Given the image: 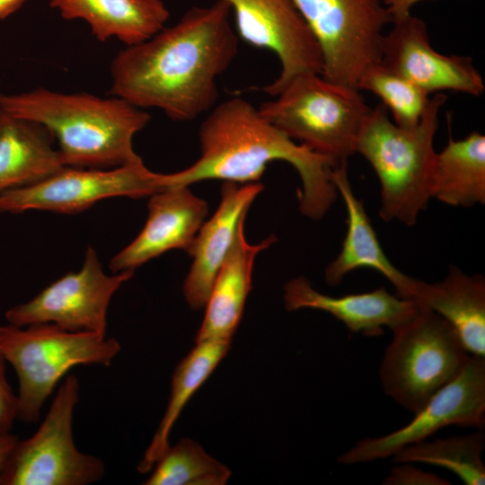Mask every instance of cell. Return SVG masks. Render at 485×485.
<instances>
[{
	"instance_id": "obj_1",
	"label": "cell",
	"mask_w": 485,
	"mask_h": 485,
	"mask_svg": "<svg viewBox=\"0 0 485 485\" xmlns=\"http://www.w3.org/2000/svg\"><path fill=\"white\" fill-rule=\"evenodd\" d=\"M231 14L225 0L194 6L148 40L126 46L111 61L110 93L175 121L208 112L218 98L217 78L238 53Z\"/></svg>"
},
{
	"instance_id": "obj_2",
	"label": "cell",
	"mask_w": 485,
	"mask_h": 485,
	"mask_svg": "<svg viewBox=\"0 0 485 485\" xmlns=\"http://www.w3.org/2000/svg\"><path fill=\"white\" fill-rule=\"evenodd\" d=\"M198 139L199 158L184 170L168 173L169 188L206 180L258 182L269 163L284 161L301 179L298 200L303 215L319 220L337 198L331 172L340 163L287 137L241 97L216 104L200 125Z\"/></svg>"
},
{
	"instance_id": "obj_3",
	"label": "cell",
	"mask_w": 485,
	"mask_h": 485,
	"mask_svg": "<svg viewBox=\"0 0 485 485\" xmlns=\"http://www.w3.org/2000/svg\"><path fill=\"white\" fill-rule=\"evenodd\" d=\"M0 109L46 128L66 167L105 169L143 162L133 138L151 116L122 98L40 87L19 94L0 93Z\"/></svg>"
},
{
	"instance_id": "obj_4",
	"label": "cell",
	"mask_w": 485,
	"mask_h": 485,
	"mask_svg": "<svg viewBox=\"0 0 485 485\" xmlns=\"http://www.w3.org/2000/svg\"><path fill=\"white\" fill-rule=\"evenodd\" d=\"M446 95L436 93L419 123L410 128L388 118L381 104L372 109L359 134L356 153L372 166L380 182L378 215L385 222L413 225L431 199L436 152L434 137Z\"/></svg>"
},
{
	"instance_id": "obj_5",
	"label": "cell",
	"mask_w": 485,
	"mask_h": 485,
	"mask_svg": "<svg viewBox=\"0 0 485 485\" xmlns=\"http://www.w3.org/2000/svg\"><path fill=\"white\" fill-rule=\"evenodd\" d=\"M261 116L287 137L337 163H348L372 108L357 88L321 75L290 80L259 107Z\"/></svg>"
},
{
	"instance_id": "obj_6",
	"label": "cell",
	"mask_w": 485,
	"mask_h": 485,
	"mask_svg": "<svg viewBox=\"0 0 485 485\" xmlns=\"http://www.w3.org/2000/svg\"><path fill=\"white\" fill-rule=\"evenodd\" d=\"M120 348L116 339L70 331L53 323L0 325V352L18 379L17 419L37 422L46 400L71 368L108 366Z\"/></svg>"
},
{
	"instance_id": "obj_7",
	"label": "cell",
	"mask_w": 485,
	"mask_h": 485,
	"mask_svg": "<svg viewBox=\"0 0 485 485\" xmlns=\"http://www.w3.org/2000/svg\"><path fill=\"white\" fill-rule=\"evenodd\" d=\"M392 333L379 367L381 384L414 414L460 374L471 354L454 327L420 304L418 313Z\"/></svg>"
},
{
	"instance_id": "obj_8",
	"label": "cell",
	"mask_w": 485,
	"mask_h": 485,
	"mask_svg": "<svg viewBox=\"0 0 485 485\" xmlns=\"http://www.w3.org/2000/svg\"><path fill=\"white\" fill-rule=\"evenodd\" d=\"M78 401V379L69 375L35 433L15 443L1 485H87L102 479L104 462L79 451L74 441L73 417Z\"/></svg>"
},
{
	"instance_id": "obj_9",
	"label": "cell",
	"mask_w": 485,
	"mask_h": 485,
	"mask_svg": "<svg viewBox=\"0 0 485 485\" xmlns=\"http://www.w3.org/2000/svg\"><path fill=\"white\" fill-rule=\"evenodd\" d=\"M315 37L322 76L357 88L361 75L381 61L384 28L392 23L382 0H294Z\"/></svg>"
},
{
	"instance_id": "obj_10",
	"label": "cell",
	"mask_w": 485,
	"mask_h": 485,
	"mask_svg": "<svg viewBox=\"0 0 485 485\" xmlns=\"http://www.w3.org/2000/svg\"><path fill=\"white\" fill-rule=\"evenodd\" d=\"M165 189L166 174L150 171L143 162L105 169L65 167L40 182L2 192L0 213L75 214L106 198H137Z\"/></svg>"
},
{
	"instance_id": "obj_11",
	"label": "cell",
	"mask_w": 485,
	"mask_h": 485,
	"mask_svg": "<svg viewBox=\"0 0 485 485\" xmlns=\"http://www.w3.org/2000/svg\"><path fill=\"white\" fill-rule=\"evenodd\" d=\"M134 272L104 273L97 252L88 246L79 270L65 274L32 299L8 309L5 320L20 327L53 323L70 331L106 336L111 298Z\"/></svg>"
},
{
	"instance_id": "obj_12",
	"label": "cell",
	"mask_w": 485,
	"mask_h": 485,
	"mask_svg": "<svg viewBox=\"0 0 485 485\" xmlns=\"http://www.w3.org/2000/svg\"><path fill=\"white\" fill-rule=\"evenodd\" d=\"M402 428L358 440L337 461L345 465L392 457L402 447L428 439L443 428L485 426V357L471 355L460 374L437 391Z\"/></svg>"
},
{
	"instance_id": "obj_13",
	"label": "cell",
	"mask_w": 485,
	"mask_h": 485,
	"mask_svg": "<svg viewBox=\"0 0 485 485\" xmlns=\"http://www.w3.org/2000/svg\"><path fill=\"white\" fill-rule=\"evenodd\" d=\"M234 16V31L247 44L272 51L281 66L279 75L263 91L271 97L294 77L322 75L320 46L294 0H225Z\"/></svg>"
},
{
	"instance_id": "obj_14",
	"label": "cell",
	"mask_w": 485,
	"mask_h": 485,
	"mask_svg": "<svg viewBox=\"0 0 485 485\" xmlns=\"http://www.w3.org/2000/svg\"><path fill=\"white\" fill-rule=\"evenodd\" d=\"M384 33L381 62L428 94L454 91L480 96L482 76L469 57L443 55L431 45L425 22L412 14Z\"/></svg>"
},
{
	"instance_id": "obj_15",
	"label": "cell",
	"mask_w": 485,
	"mask_h": 485,
	"mask_svg": "<svg viewBox=\"0 0 485 485\" xmlns=\"http://www.w3.org/2000/svg\"><path fill=\"white\" fill-rule=\"evenodd\" d=\"M149 197L144 227L109 262L113 273L136 269L171 250L188 251L208 213L207 203L189 187H172Z\"/></svg>"
},
{
	"instance_id": "obj_16",
	"label": "cell",
	"mask_w": 485,
	"mask_h": 485,
	"mask_svg": "<svg viewBox=\"0 0 485 485\" xmlns=\"http://www.w3.org/2000/svg\"><path fill=\"white\" fill-rule=\"evenodd\" d=\"M263 188L260 182L224 181L216 213L203 223L188 251L193 261L184 280L183 294L190 308L197 310L206 305L239 225Z\"/></svg>"
},
{
	"instance_id": "obj_17",
	"label": "cell",
	"mask_w": 485,
	"mask_h": 485,
	"mask_svg": "<svg viewBox=\"0 0 485 485\" xmlns=\"http://www.w3.org/2000/svg\"><path fill=\"white\" fill-rule=\"evenodd\" d=\"M284 302L287 311L309 308L326 312L349 331L368 337L384 334V327L393 331L411 320L419 310L416 300L394 295L384 287L335 297L314 289L304 277L286 283Z\"/></svg>"
},
{
	"instance_id": "obj_18",
	"label": "cell",
	"mask_w": 485,
	"mask_h": 485,
	"mask_svg": "<svg viewBox=\"0 0 485 485\" xmlns=\"http://www.w3.org/2000/svg\"><path fill=\"white\" fill-rule=\"evenodd\" d=\"M331 179L346 207L348 228L340 253L325 269V282L337 287L351 271L368 268L388 279L396 288L397 295L412 299L418 279L398 269L386 256L363 201L353 191L347 163L333 168Z\"/></svg>"
},
{
	"instance_id": "obj_19",
	"label": "cell",
	"mask_w": 485,
	"mask_h": 485,
	"mask_svg": "<svg viewBox=\"0 0 485 485\" xmlns=\"http://www.w3.org/2000/svg\"><path fill=\"white\" fill-rule=\"evenodd\" d=\"M244 220L239 225L233 245L205 305L206 313L196 342L231 341L251 287L255 259L277 241L272 234L259 243L248 242L244 234Z\"/></svg>"
},
{
	"instance_id": "obj_20",
	"label": "cell",
	"mask_w": 485,
	"mask_h": 485,
	"mask_svg": "<svg viewBox=\"0 0 485 485\" xmlns=\"http://www.w3.org/2000/svg\"><path fill=\"white\" fill-rule=\"evenodd\" d=\"M456 331L467 351L485 357V278L468 275L451 265L445 278L428 283L418 279L413 298Z\"/></svg>"
},
{
	"instance_id": "obj_21",
	"label": "cell",
	"mask_w": 485,
	"mask_h": 485,
	"mask_svg": "<svg viewBox=\"0 0 485 485\" xmlns=\"http://www.w3.org/2000/svg\"><path fill=\"white\" fill-rule=\"evenodd\" d=\"M66 20H84L100 41L116 38L126 46L143 42L167 22L163 0H49Z\"/></svg>"
},
{
	"instance_id": "obj_22",
	"label": "cell",
	"mask_w": 485,
	"mask_h": 485,
	"mask_svg": "<svg viewBox=\"0 0 485 485\" xmlns=\"http://www.w3.org/2000/svg\"><path fill=\"white\" fill-rule=\"evenodd\" d=\"M54 141L40 124L0 109V194L40 182L66 167Z\"/></svg>"
},
{
	"instance_id": "obj_23",
	"label": "cell",
	"mask_w": 485,
	"mask_h": 485,
	"mask_svg": "<svg viewBox=\"0 0 485 485\" xmlns=\"http://www.w3.org/2000/svg\"><path fill=\"white\" fill-rule=\"evenodd\" d=\"M431 198L452 207L485 203V136L473 131L463 139L450 138L436 154Z\"/></svg>"
},
{
	"instance_id": "obj_24",
	"label": "cell",
	"mask_w": 485,
	"mask_h": 485,
	"mask_svg": "<svg viewBox=\"0 0 485 485\" xmlns=\"http://www.w3.org/2000/svg\"><path fill=\"white\" fill-rule=\"evenodd\" d=\"M229 341H200L175 368L163 417L137 465L141 473L152 470L169 447L171 430L189 400L209 377L229 349Z\"/></svg>"
},
{
	"instance_id": "obj_25",
	"label": "cell",
	"mask_w": 485,
	"mask_h": 485,
	"mask_svg": "<svg viewBox=\"0 0 485 485\" xmlns=\"http://www.w3.org/2000/svg\"><path fill=\"white\" fill-rule=\"evenodd\" d=\"M481 429L463 436L423 440L406 445L392 457L396 463H420L447 469L466 485H484L482 454L485 436Z\"/></svg>"
},
{
	"instance_id": "obj_26",
	"label": "cell",
	"mask_w": 485,
	"mask_h": 485,
	"mask_svg": "<svg viewBox=\"0 0 485 485\" xmlns=\"http://www.w3.org/2000/svg\"><path fill=\"white\" fill-rule=\"evenodd\" d=\"M146 485H224L230 470L195 441L181 438L156 461Z\"/></svg>"
},
{
	"instance_id": "obj_27",
	"label": "cell",
	"mask_w": 485,
	"mask_h": 485,
	"mask_svg": "<svg viewBox=\"0 0 485 485\" xmlns=\"http://www.w3.org/2000/svg\"><path fill=\"white\" fill-rule=\"evenodd\" d=\"M357 88L378 96L385 109L391 111L393 122L405 128L419 123L431 98L424 90L381 61L361 75Z\"/></svg>"
},
{
	"instance_id": "obj_28",
	"label": "cell",
	"mask_w": 485,
	"mask_h": 485,
	"mask_svg": "<svg viewBox=\"0 0 485 485\" xmlns=\"http://www.w3.org/2000/svg\"><path fill=\"white\" fill-rule=\"evenodd\" d=\"M394 466L386 478L384 485H447L448 480L435 473L415 467L411 463H401Z\"/></svg>"
},
{
	"instance_id": "obj_29",
	"label": "cell",
	"mask_w": 485,
	"mask_h": 485,
	"mask_svg": "<svg viewBox=\"0 0 485 485\" xmlns=\"http://www.w3.org/2000/svg\"><path fill=\"white\" fill-rule=\"evenodd\" d=\"M5 364L0 352V436L11 433L17 419V395L7 380Z\"/></svg>"
},
{
	"instance_id": "obj_30",
	"label": "cell",
	"mask_w": 485,
	"mask_h": 485,
	"mask_svg": "<svg viewBox=\"0 0 485 485\" xmlns=\"http://www.w3.org/2000/svg\"><path fill=\"white\" fill-rule=\"evenodd\" d=\"M387 10L392 23L401 21L409 15L412 7L422 0H382Z\"/></svg>"
},
{
	"instance_id": "obj_31",
	"label": "cell",
	"mask_w": 485,
	"mask_h": 485,
	"mask_svg": "<svg viewBox=\"0 0 485 485\" xmlns=\"http://www.w3.org/2000/svg\"><path fill=\"white\" fill-rule=\"evenodd\" d=\"M18 439V436L12 433L0 436V485L5 462Z\"/></svg>"
},
{
	"instance_id": "obj_32",
	"label": "cell",
	"mask_w": 485,
	"mask_h": 485,
	"mask_svg": "<svg viewBox=\"0 0 485 485\" xmlns=\"http://www.w3.org/2000/svg\"><path fill=\"white\" fill-rule=\"evenodd\" d=\"M27 0H0V20L19 10Z\"/></svg>"
}]
</instances>
